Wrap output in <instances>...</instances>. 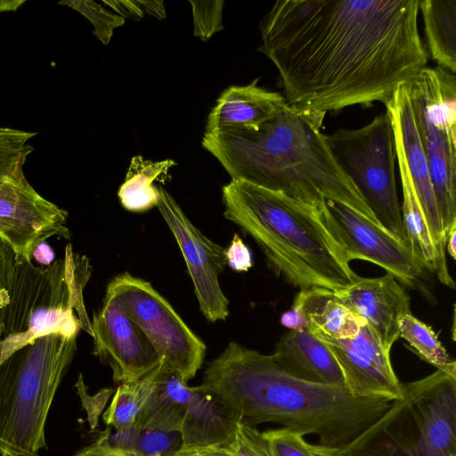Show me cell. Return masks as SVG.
I'll return each instance as SVG.
<instances>
[{"label":"cell","instance_id":"cell-1","mask_svg":"<svg viewBox=\"0 0 456 456\" xmlns=\"http://www.w3.org/2000/svg\"><path fill=\"white\" fill-rule=\"evenodd\" d=\"M419 12V0H279L260 23L258 50L290 108L386 104L427 67Z\"/></svg>","mask_w":456,"mask_h":456},{"label":"cell","instance_id":"cell-2","mask_svg":"<svg viewBox=\"0 0 456 456\" xmlns=\"http://www.w3.org/2000/svg\"><path fill=\"white\" fill-rule=\"evenodd\" d=\"M202 386L214 391L241 423H274L302 436L314 435L319 445L340 449L377 420L391 400L354 395L345 386L297 379L274 361L236 342L204 371Z\"/></svg>","mask_w":456,"mask_h":456},{"label":"cell","instance_id":"cell-3","mask_svg":"<svg viewBox=\"0 0 456 456\" xmlns=\"http://www.w3.org/2000/svg\"><path fill=\"white\" fill-rule=\"evenodd\" d=\"M324 116L289 107L256 127L205 132L202 146L233 181L281 191L317 209L325 200L338 201L379 224L334 159L321 130Z\"/></svg>","mask_w":456,"mask_h":456},{"label":"cell","instance_id":"cell-4","mask_svg":"<svg viewBox=\"0 0 456 456\" xmlns=\"http://www.w3.org/2000/svg\"><path fill=\"white\" fill-rule=\"evenodd\" d=\"M222 199L224 216L249 235L269 266L292 285L336 292L359 280L319 209L241 180L224 185Z\"/></svg>","mask_w":456,"mask_h":456},{"label":"cell","instance_id":"cell-5","mask_svg":"<svg viewBox=\"0 0 456 456\" xmlns=\"http://www.w3.org/2000/svg\"><path fill=\"white\" fill-rule=\"evenodd\" d=\"M91 276L88 259L73 251L46 268L15 255L5 245L0 265V365L40 337L76 338L92 326L83 290Z\"/></svg>","mask_w":456,"mask_h":456},{"label":"cell","instance_id":"cell-6","mask_svg":"<svg viewBox=\"0 0 456 456\" xmlns=\"http://www.w3.org/2000/svg\"><path fill=\"white\" fill-rule=\"evenodd\" d=\"M76 347V338L49 334L0 365L1 456H38L47 448V415Z\"/></svg>","mask_w":456,"mask_h":456},{"label":"cell","instance_id":"cell-7","mask_svg":"<svg viewBox=\"0 0 456 456\" xmlns=\"http://www.w3.org/2000/svg\"><path fill=\"white\" fill-rule=\"evenodd\" d=\"M344 456H456V376L436 370L403 384V395Z\"/></svg>","mask_w":456,"mask_h":456},{"label":"cell","instance_id":"cell-8","mask_svg":"<svg viewBox=\"0 0 456 456\" xmlns=\"http://www.w3.org/2000/svg\"><path fill=\"white\" fill-rule=\"evenodd\" d=\"M406 87L446 241L456 227V77L425 67Z\"/></svg>","mask_w":456,"mask_h":456},{"label":"cell","instance_id":"cell-9","mask_svg":"<svg viewBox=\"0 0 456 456\" xmlns=\"http://www.w3.org/2000/svg\"><path fill=\"white\" fill-rule=\"evenodd\" d=\"M326 140L379 224L408 245L395 184V134L387 112L360 128L338 129Z\"/></svg>","mask_w":456,"mask_h":456},{"label":"cell","instance_id":"cell-10","mask_svg":"<svg viewBox=\"0 0 456 456\" xmlns=\"http://www.w3.org/2000/svg\"><path fill=\"white\" fill-rule=\"evenodd\" d=\"M106 293L119 301L156 350L161 364L188 384L203 363L206 345L169 302L149 281L126 272L109 282Z\"/></svg>","mask_w":456,"mask_h":456},{"label":"cell","instance_id":"cell-11","mask_svg":"<svg viewBox=\"0 0 456 456\" xmlns=\"http://www.w3.org/2000/svg\"><path fill=\"white\" fill-rule=\"evenodd\" d=\"M319 212L348 262L368 261L407 286L419 284L426 268L406 243L340 202L325 200Z\"/></svg>","mask_w":456,"mask_h":456},{"label":"cell","instance_id":"cell-12","mask_svg":"<svg viewBox=\"0 0 456 456\" xmlns=\"http://www.w3.org/2000/svg\"><path fill=\"white\" fill-rule=\"evenodd\" d=\"M158 192L157 207L181 249L200 311L211 322L224 321L229 301L219 284L226 265L224 248L207 238L166 190L158 187Z\"/></svg>","mask_w":456,"mask_h":456},{"label":"cell","instance_id":"cell-13","mask_svg":"<svg viewBox=\"0 0 456 456\" xmlns=\"http://www.w3.org/2000/svg\"><path fill=\"white\" fill-rule=\"evenodd\" d=\"M91 326L93 354L111 368L116 384L137 381L160 363L151 342L112 295L105 293Z\"/></svg>","mask_w":456,"mask_h":456},{"label":"cell","instance_id":"cell-14","mask_svg":"<svg viewBox=\"0 0 456 456\" xmlns=\"http://www.w3.org/2000/svg\"><path fill=\"white\" fill-rule=\"evenodd\" d=\"M387 112L397 128L408 168L431 237L435 274L444 285L454 289L445 256V238L436 202L428 159L420 142L406 84L399 86L386 102Z\"/></svg>","mask_w":456,"mask_h":456},{"label":"cell","instance_id":"cell-15","mask_svg":"<svg viewBox=\"0 0 456 456\" xmlns=\"http://www.w3.org/2000/svg\"><path fill=\"white\" fill-rule=\"evenodd\" d=\"M320 340L330 348L351 394L391 401L402 396L403 384L393 369L391 350L383 346L366 323L361 325L354 337Z\"/></svg>","mask_w":456,"mask_h":456},{"label":"cell","instance_id":"cell-16","mask_svg":"<svg viewBox=\"0 0 456 456\" xmlns=\"http://www.w3.org/2000/svg\"><path fill=\"white\" fill-rule=\"evenodd\" d=\"M338 300L365 322L383 346L391 350L399 338V319L411 314V299L397 280L387 273L379 278H359L335 292Z\"/></svg>","mask_w":456,"mask_h":456},{"label":"cell","instance_id":"cell-17","mask_svg":"<svg viewBox=\"0 0 456 456\" xmlns=\"http://www.w3.org/2000/svg\"><path fill=\"white\" fill-rule=\"evenodd\" d=\"M257 82L225 89L208 117L206 132L256 127L289 108L283 95L257 86Z\"/></svg>","mask_w":456,"mask_h":456},{"label":"cell","instance_id":"cell-18","mask_svg":"<svg viewBox=\"0 0 456 456\" xmlns=\"http://www.w3.org/2000/svg\"><path fill=\"white\" fill-rule=\"evenodd\" d=\"M272 356L281 369L297 379L345 386L343 373L330 348L307 330L286 333Z\"/></svg>","mask_w":456,"mask_h":456},{"label":"cell","instance_id":"cell-19","mask_svg":"<svg viewBox=\"0 0 456 456\" xmlns=\"http://www.w3.org/2000/svg\"><path fill=\"white\" fill-rule=\"evenodd\" d=\"M240 422L235 411L214 391L193 387L179 430L182 445L227 447Z\"/></svg>","mask_w":456,"mask_h":456},{"label":"cell","instance_id":"cell-20","mask_svg":"<svg viewBox=\"0 0 456 456\" xmlns=\"http://www.w3.org/2000/svg\"><path fill=\"white\" fill-rule=\"evenodd\" d=\"M192 391L193 387L160 362L156 368L151 395L134 424L140 429L179 432Z\"/></svg>","mask_w":456,"mask_h":456},{"label":"cell","instance_id":"cell-21","mask_svg":"<svg viewBox=\"0 0 456 456\" xmlns=\"http://www.w3.org/2000/svg\"><path fill=\"white\" fill-rule=\"evenodd\" d=\"M180 445L179 432L140 429L135 424L125 430L107 426L94 443L73 456H172Z\"/></svg>","mask_w":456,"mask_h":456},{"label":"cell","instance_id":"cell-22","mask_svg":"<svg viewBox=\"0 0 456 456\" xmlns=\"http://www.w3.org/2000/svg\"><path fill=\"white\" fill-rule=\"evenodd\" d=\"M293 306L305 315L307 330L319 339L354 337L365 323L338 300L334 291L323 288L301 289Z\"/></svg>","mask_w":456,"mask_h":456},{"label":"cell","instance_id":"cell-23","mask_svg":"<svg viewBox=\"0 0 456 456\" xmlns=\"http://www.w3.org/2000/svg\"><path fill=\"white\" fill-rule=\"evenodd\" d=\"M392 126L403 191L401 215L407 243L425 268L434 273L436 257L431 237L408 168L399 132Z\"/></svg>","mask_w":456,"mask_h":456},{"label":"cell","instance_id":"cell-24","mask_svg":"<svg viewBox=\"0 0 456 456\" xmlns=\"http://www.w3.org/2000/svg\"><path fill=\"white\" fill-rule=\"evenodd\" d=\"M431 57L441 67L456 70V0H419Z\"/></svg>","mask_w":456,"mask_h":456},{"label":"cell","instance_id":"cell-25","mask_svg":"<svg viewBox=\"0 0 456 456\" xmlns=\"http://www.w3.org/2000/svg\"><path fill=\"white\" fill-rule=\"evenodd\" d=\"M175 165L172 159L151 161L141 155L133 157L118 192L123 208L132 212H144L157 207L159 192L153 183H164L169 169Z\"/></svg>","mask_w":456,"mask_h":456},{"label":"cell","instance_id":"cell-26","mask_svg":"<svg viewBox=\"0 0 456 456\" xmlns=\"http://www.w3.org/2000/svg\"><path fill=\"white\" fill-rule=\"evenodd\" d=\"M399 337L403 338L420 358L435 366L436 370L456 376V362L452 360L434 330L406 314L399 319Z\"/></svg>","mask_w":456,"mask_h":456},{"label":"cell","instance_id":"cell-27","mask_svg":"<svg viewBox=\"0 0 456 456\" xmlns=\"http://www.w3.org/2000/svg\"><path fill=\"white\" fill-rule=\"evenodd\" d=\"M155 373L156 369L137 381L118 386L110 406L102 414L107 426L125 430L135 423L152 390Z\"/></svg>","mask_w":456,"mask_h":456},{"label":"cell","instance_id":"cell-28","mask_svg":"<svg viewBox=\"0 0 456 456\" xmlns=\"http://www.w3.org/2000/svg\"><path fill=\"white\" fill-rule=\"evenodd\" d=\"M37 133L0 126V184L23 172L34 148L28 142Z\"/></svg>","mask_w":456,"mask_h":456},{"label":"cell","instance_id":"cell-29","mask_svg":"<svg viewBox=\"0 0 456 456\" xmlns=\"http://www.w3.org/2000/svg\"><path fill=\"white\" fill-rule=\"evenodd\" d=\"M58 4L67 5L86 17L94 28V36L104 45L110 42L114 28L125 23V18L110 12L94 1L69 0Z\"/></svg>","mask_w":456,"mask_h":456},{"label":"cell","instance_id":"cell-30","mask_svg":"<svg viewBox=\"0 0 456 456\" xmlns=\"http://www.w3.org/2000/svg\"><path fill=\"white\" fill-rule=\"evenodd\" d=\"M189 3L192 7L194 36L203 41L208 40L215 33L224 29L222 13L224 2L217 1H192Z\"/></svg>","mask_w":456,"mask_h":456},{"label":"cell","instance_id":"cell-31","mask_svg":"<svg viewBox=\"0 0 456 456\" xmlns=\"http://www.w3.org/2000/svg\"><path fill=\"white\" fill-rule=\"evenodd\" d=\"M272 456H314L304 436L285 428L262 432Z\"/></svg>","mask_w":456,"mask_h":456},{"label":"cell","instance_id":"cell-32","mask_svg":"<svg viewBox=\"0 0 456 456\" xmlns=\"http://www.w3.org/2000/svg\"><path fill=\"white\" fill-rule=\"evenodd\" d=\"M227 448L232 456H272L262 432L241 422L239 423L233 441Z\"/></svg>","mask_w":456,"mask_h":456},{"label":"cell","instance_id":"cell-33","mask_svg":"<svg viewBox=\"0 0 456 456\" xmlns=\"http://www.w3.org/2000/svg\"><path fill=\"white\" fill-rule=\"evenodd\" d=\"M76 387L77 388V394L81 398L83 408L87 412L91 431H94L98 428L99 417L103 411V409L114 390L112 388H103L96 395H89L81 374L78 376Z\"/></svg>","mask_w":456,"mask_h":456},{"label":"cell","instance_id":"cell-34","mask_svg":"<svg viewBox=\"0 0 456 456\" xmlns=\"http://www.w3.org/2000/svg\"><path fill=\"white\" fill-rule=\"evenodd\" d=\"M226 265L237 272H246L253 265L248 247L238 234H234L229 246L224 248Z\"/></svg>","mask_w":456,"mask_h":456},{"label":"cell","instance_id":"cell-35","mask_svg":"<svg viewBox=\"0 0 456 456\" xmlns=\"http://www.w3.org/2000/svg\"><path fill=\"white\" fill-rule=\"evenodd\" d=\"M172 456H232L224 446H191L180 445Z\"/></svg>","mask_w":456,"mask_h":456},{"label":"cell","instance_id":"cell-36","mask_svg":"<svg viewBox=\"0 0 456 456\" xmlns=\"http://www.w3.org/2000/svg\"><path fill=\"white\" fill-rule=\"evenodd\" d=\"M103 3L115 10L123 18L140 20L144 16L136 0H104Z\"/></svg>","mask_w":456,"mask_h":456},{"label":"cell","instance_id":"cell-37","mask_svg":"<svg viewBox=\"0 0 456 456\" xmlns=\"http://www.w3.org/2000/svg\"><path fill=\"white\" fill-rule=\"evenodd\" d=\"M281 324L291 330H308V321L305 315L295 306L282 314L281 317Z\"/></svg>","mask_w":456,"mask_h":456},{"label":"cell","instance_id":"cell-38","mask_svg":"<svg viewBox=\"0 0 456 456\" xmlns=\"http://www.w3.org/2000/svg\"><path fill=\"white\" fill-rule=\"evenodd\" d=\"M136 1L144 14L152 15L159 20L166 18V10L163 1Z\"/></svg>","mask_w":456,"mask_h":456},{"label":"cell","instance_id":"cell-39","mask_svg":"<svg viewBox=\"0 0 456 456\" xmlns=\"http://www.w3.org/2000/svg\"><path fill=\"white\" fill-rule=\"evenodd\" d=\"M32 256H34L39 263L49 265L53 260L54 254L52 248L45 242H42L36 247Z\"/></svg>","mask_w":456,"mask_h":456},{"label":"cell","instance_id":"cell-40","mask_svg":"<svg viewBox=\"0 0 456 456\" xmlns=\"http://www.w3.org/2000/svg\"><path fill=\"white\" fill-rule=\"evenodd\" d=\"M314 456H344L338 449L324 447L319 444H310Z\"/></svg>","mask_w":456,"mask_h":456},{"label":"cell","instance_id":"cell-41","mask_svg":"<svg viewBox=\"0 0 456 456\" xmlns=\"http://www.w3.org/2000/svg\"><path fill=\"white\" fill-rule=\"evenodd\" d=\"M26 0H0V13L17 11Z\"/></svg>","mask_w":456,"mask_h":456},{"label":"cell","instance_id":"cell-42","mask_svg":"<svg viewBox=\"0 0 456 456\" xmlns=\"http://www.w3.org/2000/svg\"><path fill=\"white\" fill-rule=\"evenodd\" d=\"M456 227H453L445 242V251L448 252V254L451 256V257L455 260L456 258Z\"/></svg>","mask_w":456,"mask_h":456}]
</instances>
